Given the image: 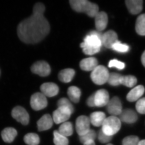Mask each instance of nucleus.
<instances>
[{
    "instance_id": "f257e3e1",
    "label": "nucleus",
    "mask_w": 145,
    "mask_h": 145,
    "mask_svg": "<svg viewBox=\"0 0 145 145\" xmlns=\"http://www.w3.org/2000/svg\"><path fill=\"white\" fill-rule=\"evenodd\" d=\"M45 10L42 3H36L32 15L19 23L16 32L21 41L26 44H36L49 34L50 25L44 16Z\"/></svg>"
},
{
    "instance_id": "f03ea898",
    "label": "nucleus",
    "mask_w": 145,
    "mask_h": 145,
    "mask_svg": "<svg viewBox=\"0 0 145 145\" xmlns=\"http://www.w3.org/2000/svg\"><path fill=\"white\" fill-rule=\"evenodd\" d=\"M103 34L98 31H92L87 35L80 45L84 53L93 55L100 51L103 46Z\"/></svg>"
},
{
    "instance_id": "7ed1b4c3",
    "label": "nucleus",
    "mask_w": 145,
    "mask_h": 145,
    "mask_svg": "<svg viewBox=\"0 0 145 145\" xmlns=\"http://www.w3.org/2000/svg\"><path fill=\"white\" fill-rule=\"evenodd\" d=\"M72 8L78 12L85 13L90 17H95L99 12V7L96 4L87 0H70Z\"/></svg>"
},
{
    "instance_id": "20e7f679",
    "label": "nucleus",
    "mask_w": 145,
    "mask_h": 145,
    "mask_svg": "<svg viewBox=\"0 0 145 145\" xmlns=\"http://www.w3.org/2000/svg\"><path fill=\"white\" fill-rule=\"evenodd\" d=\"M121 127V122L117 116H109L105 118L102 125L103 132L108 136H113L119 131Z\"/></svg>"
},
{
    "instance_id": "39448f33",
    "label": "nucleus",
    "mask_w": 145,
    "mask_h": 145,
    "mask_svg": "<svg viewBox=\"0 0 145 145\" xmlns=\"http://www.w3.org/2000/svg\"><path fill=\"white\" fill-rule=\"evenodd\" d=\"M109 73L106 67L103 65H98L92 71L90 77L95 84L102 85L107 82Z\"/></svg>"
},
{
    "instance_id": "423d86ee",
    "label": "nucleus",
    "mask_w": 145,
    "mask_h": 145,
    "mask_svg": "<svg viewBox=\"0 0 145 145\" xmlns=\"http://www.w3.org/2000/svg\"><path fill=\"white\" fill-rule=\"evenodd\" d=\"M47 104L46 97L42 93H36L31 97L30 105L34 110H43L47 107Z\"/></svg>"
},
{
    "instance_id": "0eeeda50",
    "label": "nucleus",
    "mask_w": 145,
    "mask_h": 145,
    "mask_svg": "<svg viewBox=\"0 0 145 145\" xmlns=\"http://www.w3.org/2000/svg\"><path fill=\"white\" fill-rule=\"evenodd\" d=\"M11 116L15 120L23 125H26L29 123V114L21 106H18L14 107L11 111Z\"/></svg>"
},
{
    "instance_id": "6e6552de",
    "label": "nucleus",
    "mask_w": 145,
    "mask_h": 145,
    "mask_svg": "<svg viewBox=\"0 0 145 145\" xmlns=\"http://www.w3.org/2000/svg\"><path fill=\"white\" fill-rule=\"evenodd\" d=\"M71 114V111L66 107H58L53 113V120L56 124L63 123L68 120Z\"/></svg>"
},
{
    "instance_id": "1a4fd4ad",
    "label": "nucleus",
    "mask_w": 145,
    "mask_h": 145,
    "mask_svg": "<svg viewBox=\"0 0 145 145\" xmlns=\"http://www.w3.org/2000/svg\"><path fill=\"white\" fill-rule=\"evenodd\" d=\"M90 120L88 116H81L76 120L75 128L79 136L84 135L90 130Z\"/></svg>"
},
{
    "instance_id": "9d476101",
    "label": "nucleus",
    "mask_w": 145,
    "mask_h": 145,
    "mask_svg": "<svg viewBox=\"0 0 145 145\" xmlns=\"http://www.w3.org/2000/svg\"><path fill=\"white\" fill-rule=\"evenodd\" d=\"M31 71L33 73L37 74L42 77H46L50 74L51 67L45 61H39L32 65Z\"/></svg>"
},
{
    "instance_id": "9b49d317",
    "label": "nucleus",
    "mask_w": 145,
    "mask_h": 145,
    "mask_svg": "<svg viewBox=\"0 0 145 145\" xmlns=\"http://www.w3.org/2000/svg\"><path fill=\"white\" fill-rule=\"evenodd\" d=\"M107 110L108 113L112 116H117L122 113V103L120 99L117 96H115L109 100L107 105Z\"/></svg>"
},
{
    "instance_id": "f8f14e48",
    "label": "nucleus",
    "mask_w": 145,
    "mask_h": 145,
    "mask_svg": "<svg viewBox=\"0 0 145 145\" xmlns=\"http://www.w3.org/2000/svg\"><path fill=\"white\" fill-rule=\"evenodd\" d=\"M95 106L102 107L107 106L109 101V95L105 89H100L94 93Z\"/></svg>"
},
{
    "instance_id": "ddd939ff",
    "label": "nucleus",
    "mask_w": 145,
    "mask_h": 145,
    "mask_svg": "<svg viewBox=\"0 0 145 145\" xmlns=\"http://www.w3.org/2000/svg\"><path fill=\"white\" fill-rule=\"evenodd\" d=\"M119 119L121 122L125 123L132 124L135 123L138 120V115L134 110L126 108L123 110L119 115Z\"/></svg>"
},
{
    "instance_id": "4468645a",
    "label": "nucleus",
    "mask_w": 145,
    "mask_h": 145,
    "mask_svg": "<svg viewBox=\"0 0 145 145\" xmlns=\"http://www.w3.org/2000/svg\"><path fill=\"white\" fill-rule=\"evenodd\" d=\"M40 89L42 93L46 97H53L58 95L59 91V87L56 84L48 82L41 85Z\"/></svg>"
},
{
    "instance_id": "2eb2a0df",
    "label": "nucleus",
    "mask_w": 145,
    "mask_h": 145,
    "mask_svg": "<svg viewBox=\"0 0 145 145\" xmlns=\"http://www.w3.org/2000/svg\"><path fill=\"white\" fill-rule=\"evenodd\" d=\"M118 40L117 35L114 31H108L103 34L102 45L106 48H112Z\"/></svg>"
},
{
    "instance_id": "dca6fc26",
    "label": "nucleus",
    "mask_w": 145,
    "mask_h": 145,
    "mask_svg": "<svg viewBox=\"0 0 145 145\" xmlns=\"http://www.w3.org/2000/svg\"><path fill=\"white\" fill-rule=\"evenodd\" d=\"M95 22L96 29L98 31H102L105 29L108 23V17L105 12L98 13L95 16Z\"/></svg>"
},
{
    "instance_id": "f3484780",
    "label": "nucleus",
    "mask_w": 145,
    "mask_h": 145,
    "mask_svg": "<svg viewBox=\"0 0 145 145\" xmlns=\"http://www.w3.org/2000/svg\"><path fill=\"white\" fill-rule=\"evenodd\" d=\"M53 123V118L49 114L44 115L37 122L39 131H44L51 128Z\"/></svg>"
},
{
    "instance_id": "a211bd4d",
    "label": "nucleus",
    "mask_w": 145,
    "mask_h": 145,
    "mask_svg": "<svg viewBox=\"0 0 145 145\" xmlns=\"http://www.w3.org/2000/svg\"><path fill=\"white\" fill-rule=\"evenodd\" d=\"M125 3L129 12L133 15L138 14L142 10V0H127Z\"/></svg>"
},
{
    "instance_id": "6ab92c4d",
    "label": "nucleus",
    "mask_w": 145,
    "mask_h": 145,
    "mask_svg": "<svg viewBox=\"0 0 145 145\" xmlns=\"http://www.w3.org/2000/svg\"><path fill=\"white\" fill-rule=\"evenodd\" d=\"M145 92V88L142 85L136 86L129 92L126 96L128 101L134 102L137 101L142 96Z\"/></svg>"
},
{
    "instance_id": "aec40b11",
    "label": "nucleus",
    "mask_w": 145,
    "mask_h": 145,
    "mask_svg": "<svg viewBox=\"0 0 145 145\" xmlns=\"http://www.w3.org/2000/svg\"><path fill=\"white\" fill-rule=\"evenodd\" d=\"M98 66L96 58L91 57L82 59L80 63L81 69L85 71H92Z\"/></svg>"
},
{
    "instance_id": "412c9836",
    "label": "nucleus",
    "mask_w": 145,
    "mask_h": 145,
    "mask_svg": "<svg viewBox=\"0 0 145 145\" xmlns=\"http://www.w3.org/2000/svg\"><path fill=\"white\" fill-rule=\"evenodd\" d=\"M17 134V131L14 128L7 127L1 131V136L5 142L10 143L13 141Z\"/></svg>"
},
{
    "instance_id": "4be33fe9",
    "label": "nucleus",
    "mask_w": 145,
    "mask_h": 145,
    "mask_svg": "<svg viewBox=\"0 0 145 145\" xmlns=\"http://www.w3.org/2000/svg\"><path fill=\"white\" fill-rule=\"evenodd\" d=\"M90 123L96 127L102 126L106 118L105 114L101 111L92 113L90 117Z\"/></svg>"
},
{
    "instance_id": "5701e85b",
    "label": "nucleus",
    "mask_w": 145,
    "mask_h": 145,
    "mask_svg": "<svg viewBox=\"0 0 145 145\" xmlns=\"http://www.w3.org/2000/svg\"><path fill=\"white\" fill-rule=\"evenodd\" d=\"M75 75V71L72 69H66L62 70L59 73V80L64 83H69L71 81L74 76Z\"/></svg>"
},
{
    "instance_id": "b1692460",
    "label": "nucleus",
    "mask_w": 145,
    "mask_h": 145,
    "mask_svg": "<svg viewBox=\"0 0 145 145\" xmlns=\"http://www.w3.org/2000/svg\"><path fill=\"white\" fill-rule=\"evenodd\" d=\"M67 95L72 101L76 103L80 101L81 95V90L76 86H70L67 90Z\"/></svg>"
},
{
    "instance_id": "393cba45",
    "label": "nucleus",
    "mask_w": 145,
    "mask_h": 145,
    "mask_svg": "<svg viewBox=\"0 0 145 145\" xmlns=\"http://www.w3.org/2000/svg\"><path fill=\"white\" fill-rule=\"evenodd\" d=\"M59 133L65 137H69L73 133V126L70 122H66L60 125L59 129Z\"/></svg>"
},
{
    "instance_id": "a878e982",
    "label": "nucleus",
    "mask_w": 145,
    "mask_h": 145,
    "mask_svg": "<svg viewBox=\"0 0 145 145\" xmlns=\"http://www.w3.org/2000/svg\"><path fill=\"white\" fill-rule=\"evenodd\" d=\"M135 29L138 34L145 36V14H142L137 18Z\"/></svg>"
},
{
    "instance_id": "bb28decb",
    "label": "nucleus",
    "mask_w": 145,
    "mask_h": 145,
    "mask_svg": "<svg viewBox=\"0 0 145 145\" xmlns=\"http://www.w3.org/2000/svg\"><path fill=\"white\" fill-rule=\"evenodd\" d=\"M137 78L134 76H122L120 78V85H123L128 88H132L137 84Z\"/></svg>"
},
{
    "instance_id": "cd10ccee",
    "label": "nucleus",
    "mask_w": 145,
    "mask_h": 145,
    "mask_svg": "<svg viewBox=\"0 0 145 145\" xmlns=\"http://www.w3.org/2000/svg\"><path fill=\"white\" fill-rule=\"evenodd\" d=\"M24 140L28 145H38L40 143L39 136L34 133H29L24 137Z\"/></svg>"
},
{
    "instance_id": "c85d7f7f",
    "label": "nucleus",
    "mask_w": 145,
    "mask_h": 145,
    "mask_svg": "<svg viewBox=\"0 0 145 145\" xmlns=\"http://www.w3.org/2000/svg\"><path fill=\"white\" fill-rule=\"evenodd\" d=\"M53 142L55 145H68L69 141L68 138L62 135L58 131L55 130L53 132Z\"/></svg>"
},
{
    "instance_id": "c756f323",
    "label": "nucleus",
    "mask_w": 145,
    "mask_h": 145,
    "mask_svg": "<svg viewBox=\"0 0 145 145\" xmlns=\"http://www.w3.org/2000/svg\"><path fill=\"white\" fill-rule=\"evenodd\" d=\"M96 138V132L94 130L90 129V130L87 133L84 135L79 136L80 141L82 144L87 142L90 140L94 141Z\"/></svg>"
},
{
    "instance_id": "7c9ffc66",
    "label": "nucleus",
    "mask_w": 145,
    "mask_h": 145,
    "mask_svg": "<svg viewBox=\"0 0 145 145\" xmlns=\"http://www.w3.org/2000/svg\"><path fill=\"white\" fill-rule=\"evenodd\" d=\"M122 75L116 73H109L107 82L112 86H117L120 85V81Z\"/></svg>"
},
{
    "instance_id": "2f4dec72",
    "label": "nucleus",
    "mask_w": 145,
    "mask_h": 145,
    "mask_svg": "<svg viewBox=\"0 0 145 145\" xmlns=\"http://www.w3.org/2000/svg\"><path fill=\"white\" fill-rule=\"evenodd\" d=\"M112 49L120 53H126L130 50L129 46L125 44H123L120 41L118 40L113 45Z\"/></svg>"
},
{
    "instance_id": "473e14b6",
    "label": "nucleus",
    "mask_w": 145,
    "mask_h": 145,
    "mask_svg": "<svg viewBox=\"0 0 145 145\" xmlns=\"http://www.w3.org/2000/svg\"><path fill=\"white\" fill-rule=\"evenodd\" d=\"M140 141V139L136 136H129L123 138L122 145H138Z\"/></svg>"
},
{
    "instance_id": "72a5a7b5",
    "label": "nucleus",
    "mask_w": 145,
    "mask_h": 145,
    "mask_svg": "<svg viewBox=\"0 0 145 145\" xmlns=\"http://www.w3.org/2000/svg\"><path fill=\"white\" fill-rule=\"evenodd\" d=\"M57 105L58 107H64L69 108L71 110L72 114L74 113V107L71 103H70V101L67 98H62L60 99L58 101Z\"/></svg>"
},
{
    "instance_id": "f704fd0d",
    "label": "nucleus",
    "mask_w": 145,
    "mask_h": 145,
    "mask_svg": "<svg viewBox=\"0 0 145 145\" xmlns=\"http://www.w3.org/2000/svg\"><path fill=\"white\" fill-rule=\"evenodd\" d=\"M136 108L138 112L145 114V97L140 99L136 104Z\"/></svg>"
},
{
    "instance_id": "c9c22d12",
    "label": "nucleus",
    "mask_w": 145,
    "mask_h": 145,
    "mask_svg": "<svg viewBox=\"0 0 145 145\" xmlns=\"http://www.w3.org/2000/svg\"><path fill=\"white\" fill-rule=\"evenodd\" d=\"M113 136H108L105 134L102 129L100 131L98 135V140L99 141L102 143H107L111 141L112 138Z\"/></svg>"
},
{
    "instance_id": "e433bc0d",
    "label": "nucleus",
    "mask_w": 145,
    "mask_h": 145,
    "mask_svg": "<svg viewBox=\"0 0 145 145\" xmlns=\"http://www.w3.org/2000/svg\"><path fill=\"white\" fill-rule=\"evenodd\" d=\"M125 64L123 62L119 61L116 59H113L110 61L108 63V67L110 68L115 67L119 70H123L125 68Z\"/></svg>"
},
{
    "instance_id": "4c0bfd02",
    "label": "nucleus",
    "mask_w": 145,
    "mask_h": 145,
    "mask_svg": "<svg viewBox=\"0 0 145 145\" xmlns=\"http://www.w3.org/2000/svg\"><path fill=\"white\" fill-rule=\"evenodd\" d=\"M86 103L87 105L89 107H95L94 100V93L91 95L90 97L88 98L86 101Z\"/></svg>"
},
{
    "instance_id": "58836bf2",
    "label": "nucleus",
    "mask_w": 145,
    "mask_h": 145,
    "mask_svg": "<svg viewBox=\"0 0 145 145\" xmlns=\"http://www.w3.org/2000/svg\"><path fill=\"white\" fill-rule=\"evenodd\" d=\"M141 62L142 65L145 67V51L143 52L141 58Z\"/></svg>"
},
{
    "instance_id": "ea45409f",
    "label": "nucleus",
    "mask_w": 145,
    "mask_h": 145,
    "mask_svg": "<svg viewBox=\"0 0 145 145\" xmlns=\"http://www.w3.org/2000/svg\"><path fill=\"white\" fill-rule=\"evenodd\" d=\"M84 145H96L94 141L93 140H90V141H87V142L84 143Z\"/></svg>"
},
{
    "instance_id": "a19ab883",
    "label": "nucleus",
    "mask_w": 145,
    "mask_h": 145,
    "mask_svg": "<svg viewBox=\"0 0 145 145\" xmlns=\"http://www.w3.org/2000/svg\"><path fill=\"white\" fill-rule=\"evenodd\" d=\"M138 145H145V140H141L139 142Z\"/></svg>"
},
{
    "instance_id": "79ce46f5",
    "label": "nucleus",
    "mask_w": 145,
    "mask_h": 145,
    "mask_svg": "<svg viewBox=\"0 0 145 145\" xmlns=\"http://www.w3.org/2000/svg\"><path fill=\"white\" fill-rule=\"evenodd\" d=\"M107 145H113V144H107Z\"/></svg>"
},
{
    "instance_id": "37998d69",
    "label": "nucleus",
    "mask_w": 145,
    "mask_h": 145,
    "mask_svg": "<svg viewBox=\"0 0 145 145\" xmlns=\"http://www.w3.org/2000/svg\"><path fill=\"white\" fill-rule=\"evenodd\" d=\"M0 75H1V70H0Z\"/></svg>"
}]
</instances>
